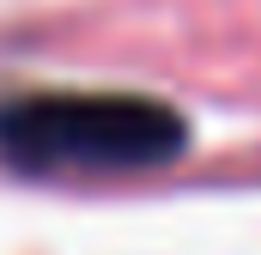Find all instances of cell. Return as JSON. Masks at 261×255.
Here are the masks:
<instances>
[{
  "instance_id": "6da1fadb",
  "label": "cell",
  "mask_w": 261,
  "mask_h": 255,
  "mask_svg": "<svg viewBox=\"0 0 261 255\" xmlns=\"http://www.w3.org/2000/svg\"><path fill=\"white\" fill-rule=\"evenodd\" d=\"M189 122L140 91H12L0 97V164L31 183H103L182 158Z\"/></svg>"
}]
</instances>
